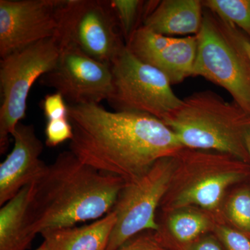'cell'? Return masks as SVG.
Listing matches in <instances>:
<instances>
[{
	"label": "cell",
	"instance_id": "obj_1",
	"mask_svg": "<svg viewBox=\"0 0 250 250\" xmlns=\"http://www.w3.org/2000/svg\"><path fill=\"white\" fill-rule=\"evenodd\" d=\"M68 119L73 129L70 151L87 165L126 183L184 148L168 126L146 113L83 104L68 105Z\"/></svg>",
	"mask_w": 250,
	"mask_h": 250
},
{
	"label": "cell",
	"instance_id": "obj_2",
	"mask_svg": "<svg viewBox=\"0 0 250 250\" xmlns=\"http://www.w3.org/2000/svg\"><path fill=\"white\" fill-rule=\"evenodd\" d=\"M125 182L81 161L71 151L59 154L30 185L28 220L35 235L103 218L113 210Z\"/></svg>",
	"mask_w": 250,
	"mask_h": 250
},
{
	"label": "cell",
	"instance_id": "obj_3",
	"mask_svg": "<svg viewBox=\"0 0 250 250\" xmlns=\"http://www.w3.org/2000/svg\"><path fill=\"white\" fill-rule=\"evenodd\" d=\"M161 121L184 147L226 153L250 164V115L233 100L225 101L212 90L195 92Z\"/></svg>",
	"mask_w": 250,
	"mask_h": 250
},
{
	"label": "cell",
	"instance_id": "obj_4",
	"mask_svg": "<svg viewBox=\"0 0 250 250\" xmlns=\"http://www.w3.org/2000/svg\"><path fill=\"white\" fill-rule=\"evenodd\" d=\"M250 179V164L231 154L184 147L176 155L170 187L160 205L161 213L195 207L223 223L222 208L231 189Z\"/></svg>",
	"mask_w": 250,
	"mask_h": 250
},
{
	"label": "cell",
	"instance_id": "obj_5",
	"mask_svg": "<svg viewBox=\"0 0 250 250\" xmlns=\"http://www.w3.org/2000/svg\"><path fill=\"white\" fill-rule=\"evenodd\" d=\"M239 29L210 10H204L197 34L192 76L223 87L250 115V62L238 37Z\"/></svg>",
	"mask_w": 250,
	"mask_h": 250
},
{
	"label": "cell",
	"instance_id": "obj_6",
	"mask_svg": "<svg viewBox=\"0 0 250 250\" xmlns=\"http://www.w3.org/2000/svg\"><path fill=\"white\" fill-rule=\"evenodd\" d=\"M61 49L58 38L53 36L1 59V154L6 152L15 128L25 118L28 95L33 85L56 67Z\"/></svg>",
	"mask_w": 250,
	"mask_h": 250
},
{
	"label": "cell",
	"instance_id": "obj_7",
	"mask_svg": "<svg viewBox=\"0 0 250 250\" xmlns=\"http://www.w3.org/2000/svg\"><path fill=\"white\" fill-rule=\"evenodd\" d=\"M57 36L61 45L111 65L126 47L111 0H62Z\"/></svg>",
	"mask_w": 250,
	"mask_h": 250
},
{
	"label": "cell",
	"instance_id": "obj_8",
	"mask_svg": "<svg viewBox=\"0 0 250 250\" xmlns=\"http://www.w3.org/2000/svg\"><path fill=\"white\" fill-rule=\"evenodd\" d=\"M113 90L108 104L116 111L146 113L163 121L180 106L168 79L138 59L128 47L111 64Z\"/></svg>",
	"mask_w": 250,
	"mask_h": 250
},
{
	"label": "cell",
	"instance_id": "obj_9",
	"mask_svg": "<svg viewBox=\"0 0 250 250\" xmlns=\"http://www.w3.org/2000/svg\"><path fill=\"white\" fill-rule=\"evenodd\" d=\"M175 166L176 155L162 158L139 178L125 182L112 210L116 221L106 250L118 249L140 233L158 229L156 210L168 190Z\"/></svg>",
	"mask_w": 250,
	"mask_h": 250
},
{
	"label": "cell",
	"instance_id": "obj_10",
	"mask_svg": "<svg viewBox=\"0 0 250 250\" xmlns=\"http://www.w3.org/2000/svg\"><path fill=\"white\" fill-rule=\"evenodd\" d=\"M61 47L57 65L41 77V84L62 94L68 105L107 101L113 90L111 65L73 46Z\"/></svg>",
	"mask_w": 250,
	"mask_h": 250
},
{
	"label": "cell",
	"instance_id": "obj_11",
	"mask_svg": "<svg viewBox=\"0 0 250 250\" xmlns=\"http://www.w3.org/2000/svg\"><path fill=\"white\" fill-rule=\"evenodd\" d=\"M62 0H0V58L57 36Z\"/></svg>",
	"mask_w": 250,
	"mask_h": 250
},
{
	"label": "cell",
	"instance_id": "obj_12",
	"mask_svg": "<svg viewBox=\"0 0 250 250\" xmlns=\"http://www.w3.org/2000/svg\"><path fill=\"white\" fill-rule=\"evenodd\" d=\"M126 45L140 60L163 72L172 85L192 76L197 56V35H161L141 27L135 31Z\"/></svg>",
	"mask_w": 250,
	"mask_h": 250
},
{
	"label": "cell",
	"instance_id": "obj_13",
	"mask_svg": "<svg viewBox=\"0 0 250 250\" xmlns=\"http://www.w3.org/2000/svg\"><path fill=\"white\" fill-rule=\"evenodd\" d=\"M14 146L0 164V206L39 178L47 164L41 160L43 143L32 125L19 123L11 135Z\"/></svg>",
	"mask_w": 250,
	"mask_h": 250
},
{
	"label": "cell",
	"instance_id": "obj_14",
	"mask_svg": "<svg viewBox=\"0 0 250 250\" xmlns=\"http://www.w3.org/2000/svg\"><path fill=\"white\" fill-rule=\"evenodd\" d=\"M203 14L199 0L146 1L141 27L161 35L195 36L201 29Z\"/></svg>",
	"mask_w": 250,
	"mask_h": 250
},
{
	"label": "cell",
	"instance_id": "obj_15",
	"mask_svg": "<svg viewBox=\"0 0 250 250\" xmlns=\"http://www.w3.org/2000/svg\"><path fill=\"white\" fill-rule=\"evenodd\" d=\"M219 223L214 215L195 207L162 213L154 236L170 250H184L199 238L213 233Z\"/></svg>",
	"mask_w": 250,
	"mask_h": 250
},
{
	"label": "cell",
	"instance_id": "obj_16",
	"mask_svg": "<svg viewBox=\"0 0 250 250\" xmlns=\"http://www.w3.org/2000/svg\"><path fill=\"white\" fill-rule=\"evenodd\" d=\"M116 221L111 210L103 218L82 227L46 230L41 235L45 250H106Z\"/></svg>",
	"mask_w": 250,
	"mask_h": 250
},
{
	"label": "cell",
	"instance_id": "obj_17",
	"mask_svg": "<svg viewBox=\"0 0 250 250\" xmlns=\"http://www.w3.org/2000/svg\"><path fill=\"white\" fill-rule=\"evenodd\" d=\"M30 185L0 208V250H26L36 235L28 220Z\"/></svg>",
	"mask_w": 250,
	"mask_h": 250
},
{
	"label": "cell",
	"instance_id": "obj_18",
	"mask_svg": "<svg viewBox=\"0 0 250 250\" xmlns=\"http://www.w3.org/2000/svg\"><path fill=\"white\" fill-rule=\"evenodd\" d=\"M223 223L250 238V185L233 187L225 197L222 208Z\"/></svg>",
	"mask_w": 250,
	"mask_h": 250
},
{
	"label": "cell",
	"instance_id": "obj_19",
	"mask_svg": "<svg viewBox=\"0 0 250 250\" xmlns=\"http://www.w3.org/2000/svg\"><path fill=\"white\" fill-rule=\"evenodd\" d=\"M202 4L250 39V0H206Z\"/></svg>",
	"mask_w": 250,
	"mask_h": 250
},
{
	"label": "cell",
	"instance_id": "obj_20",
	"mask_svg": "<svg viewBox=\"0 0 250 250\" xmlns=\"http://www.w3.org/2000/svg\"><path fill=\"white\" fill-rule=\"evenodd\" d=\"M146 2L140 0H111L126 45L135 31L140 28L139 22L142 26Z\"/></svg>",
	"mask_w": 250,
	"mask_h": 250
},
{
	"label": "cell",
	"instance_id": "obj_21",
	"mask_svg": "<svg viewBox=\"0 0 250 250\" xmlns=\"http://www.w3.org/2000/svg\"><path fill=\"white\" fill-rule=\"evenodd\" d=\"M213 233L225 250H250V238L226 224H218Z\"/></svg>",
	"mask_w": 250,
	"mask_h": 250
},
{
	"label": "cell",
	"instance_id": "obj_22",
	"mask_svg": "<svg viewBox=\"0 0 250 250\" xmlns=\"http://www.w3.org/2000/svg\"><path fill=\"white\" fill-rule=\"evenodd\" d=\"M45 143L49 147H55L73 137V129L68 118L47 121Z\"/></svg>",
	"mask_w": 250,
	"mask_h": 250
},
{
	"label": "cell",
	"instance_id": "obj_23",
	"mask_svg": "<svg viewBox=\"0 0 250 250\" xmlns=\"http://www.w3.org/2000/svg\"><path fill=\"white\" fill-rule=\"evenodd\" d=\"M41 108L47 121L68 118V105L57 92L46 95L41 102Z\"/></svg>",
	"mask_w": 250,
	"mask_h": 250
},
{
	"label": "cell",
	"instance_id": "obj_24",
	"mask_svg": "<svg viewBox=\"0 0 250 250\" xmlns=\"http://www.w3.org/2000/svg\"><path fill=\"white\" fill-rule=\"evenodd\" d=\"M116 250H170L156 239L154 231H144L131 238Z\"/></svg>",
	"mask_w": 250,
	"mask_h": 250
},
{
	"label": "cell",
	"instance_id": "obj_25",
	"mask_svg": "<svg viewBox=\"0 0 250 250\" xmlns=\"http://www.w3.org/2000/svg\"><path fill=\"white\" fill-rule=\"evenodd\" d=\"M184 250H225L213 233L199 238Z\"/></svg>",
	"mask_w": 250,
	"mask_h": 250
},
{
	"label": "cell",
	"instance_id": "obj_26",
	"mask_svg": "<svg viewBox=\"0 0 250 250\" xmlns=\"http://www.w3.org/2000/svg\"><path fill=\"white\" fill-rule=\"evenodd\" d=\"M238 37H239L240 42H241V45L243 46L245 52H246L247 57H248L250 62V39L240 29L239 33H238Z\"/></svg>",
	"mask_w": 250,
	"mask_h": 250
},
{
	"label": "cell",
	"instance_id": "obj_27",
	"mask_svg": "<svg viewBox=\"0 0 250 250\" xmlns=\"http://www.w3.org/2000/svg\"><path fill=\"white\" fill-rule=\"evenodd\" d=\"M246 145L247 150H248V154H249L250 164V129H249V131H248V134L246 135Z\"/></svg>",
	"mask_w": 250,
	"mask_h": 250
},
{
	"label": "cell",
	"instance_id": "obj_28",
	"mask_svg": "<svg viewBox=\"0 0 250 250\" xmlns=\"http://www.w3.org/2000/svg\"><path fill=\"white\" fill-rule=\"evenodd\" d=\"M35 250H45V247H44L43 244L42 243V244H41V246Z\"/></svg>",
	"mask_w": 250,
	"mask_h": 250
}]
</instances>
